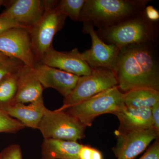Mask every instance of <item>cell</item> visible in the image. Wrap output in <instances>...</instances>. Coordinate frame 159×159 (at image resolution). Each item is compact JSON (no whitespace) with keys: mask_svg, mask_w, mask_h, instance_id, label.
Segmentation results:
<instances>
[{"mask_svg":"<svg viewBox=\"0 0 159 159\" xmlns=\"http://www.w3.org/2000/svg\"><path fill=\"white\" fill-rule=\"evenodd\" d=\"M157 44L131 45L120 49L115 74L120 91L140 88L159 91V62Z\"/></svg>","mask_w":159,"mask_h":159,"instance_id":"obj_1","label":"cell"},{"mask_svg":"<svg viewBox=\"0 0 159 159\" xmlns=\"http://www.w3.org/2000/svg\"><path fill=\"white\" fill-rule=\"evenodd\" d=\"M150 0H86L80 22L104 29L139 14Z\"/></svg>","mask_w":159,"mask_h":159,"instance_id":"obj_2","label":"cell"},{"mask_svg":"<svg viewBox=\"0 0 159 159\" xmlns=\"http://www.w3.org/2000/svg\"><path fill=\"white\" fill-rule=\"evenodd\" d=\"M144 10L113 25L98 29L97 34L104 42L120 49L131 45L157 44V26L147 18Z\"/></svg>","mask_w":159,"mask_h":159,"instance_id":"obj_3","label":"cell"},{"mask_svg":"<svg viewBox=\"0 0 159 159\" xmlns=\"http://www.w3.org/2000/svg\"><path fill=\"white\" fill-rule=\"evenodd\" d=\"M125 106L124 93L116 86L72 106L65 111L86 127L91 126L98 116L107 113L115 114Z\"/></svg>","mask_w":159,"mask_h":159,"instance_id":"obj_4","label":"cell"},{"mask_svg":"<svg viewBox=\"0 0 159 159\" xmlns=\"http://www.w3.org/2000/svg\"><path fill=\"white\" fill-rule=\"evenodd\" d=\"M58 1L44 0L45 11L39 20L28 30L37 61L51 49L55 34L63 27L66 16L55 9Z\"/></svg>","mask_w":159,"mask_h":159,"instance_id":"obj_5","label":"cell"},{"mask_svg":"<svg viewBox=\"0 0 159 159\" xmlns=\"http://www.w3.org/2000/svg\"><path fill=\"white\" fill-rule=\"evenodd\" d=\"M85 128L78 119L65 111L47 109L38 129L43 139L77 142L85 137Z\"/></svg>","mask_w":159,"mask_h":159,"instance_id":"obj_6","label":"cell"},{"mask_svg":"<svg viewBox=\"0 0 159 159\" xmlns=\"http://www.w3.org/2000/svg\"><path fill=\"white\" fill-rule=\"evenodd\" d=\"M117 85L116 77L112 71L104 68L92 69L89 75L79 77L73 90L64 98L63 104L57 110H66Z\"/></svg>","mask_w":159,"mask_h":159,"instance_id":"obj_7","label":"cell"},{"mask_svg":"<svg viewBox=\"0 0 159 159\" xmlns=\"http://www.w3.org/2000/svg\"><path fill=\"white\" fill-rule=\"evenodd\" d=\"M82 32L89 34L92 39L91 48L80 53L83 59L92 69L104 68L115 73L120 49L115 45L104 42L91 23H83Z\"/></svg>","mask_w":159,"mask_h":159,"instance_id":"obj_8","label":"cell"},{"mask_svg":"<svg viewBox=\"0 0 159 159\" xmlns=\"http://www.w3.org/2000/svg\"><path fill=\"white\" fill-rule=\"evenodd\" d=\"M0 52L32 68L37 62L29 31L24 28H12L0 34Z\"/></svg>","mask_w":159,"mask_h":159,"instance_id":"obj_9","label":"cell"},{"mask_svg":"<svg viewBox=\"0 0 159 159\" xmlns=\"http://www.w3.org/2000/svg\"><path fill=\"white\" fill-rule=\"evenodd\" d=\"M154 129L118 133L117 143L113 149L117 159H134L159 136Z\"/></svg>","mask_w":159,"mask_h":159,"instance_id":"obj_10","label":"cell"},{"mask_svg":"<svg viewBox=\"0 0 159 159\" xmlns=\"http://www.w3.org/2000/svg\"><path fill=\"white\" fill-rule=\"evenodd\" d=\"M37 62L78 77L89 75L92 71L76 48L70 51L64 52L56 51L52 47Z\"/></svg>","mask_w":159,"mask_h":159,"instance_id":"obj_11","label":"cell"},{"mask_svg":"<svg viewBox=\"0 0 159 159\" xmlns=\"http://www.w3.org/2000/svg\"><path fill=\"white\" fill-rule=\"evenodd\" d=\"M7 9L0 14V18L13 21L29 30L39 20L45 11L43 1H11Z\"/></svg>","mask_w":159,"mask_h":159,"instance_id":"obj_12","label":"cell"},{"mask_svg":"<svg viewBox=\"0 0 159 159\" xmlns=\"http://www.w3.org/2000/svg\"><path fill=\"white\" fill-rule=\"evenodd\" d=\"M33 69L43 87L54 89L64 98L70 94L80 77L37 61Z\"/></svg>","mask_w":159,"mask_h":159,"instance_id":"obj_13","label":"cell"},{"mask_svg":"<svg viewBox=\"0 0 159 159\" xmlns=\"http://www.w3.org/2000/svg\"><path fill=\"white\" fill-rule=\"evenodd\" d=\"M43 92L33 68L23 65L17 71V92L12 103L34 102L43 98Z\"/></svg>","mask_w":159,"mask_h":159,"instance_id":"obj_14","label":"cell"},{"mask_svg":"<svg viewBox=\"0 0 159 159\" xmlns=\"http://www.w3.org/2000/svg\"><path fill=\"white\" fill-rule=\"evenodd\" d=\"M114 115L120 122L119 133L154 129L151 109L125 106Z\"/></svg>","mask_w":159,"mask_h":159,"instance_id":"obj_15","label":"cell"},{"mask_svg":"<svg viewBox=\"0 0 159 159\" xmlns=\"http://www.w3.org/2000/svg\"><path fill=\"white\" fill-rule=\"evenodd\" d=\"M2 110L9 116L21 122L25 127L38 129L47 108L43 98L28 105L12 103Z\"/></svg>","mask_w":159,"mask_h":159,"instance_id":"obj_16","label":"cell"},{"mask_svg":"<svg viewBox=\"0 0 159 159\" xmlns=\"http://www.w3.org/2000/svg\"><path fill=\"white\" fill-rule=\"evenodd\" d=\"M81 145L77 142L43 139L41 159H79Z\"/></svg>","mask_w":159,"mask_h":159,"instance_id":"obj_17","label":"cell"},{"mask_svg":"<svg viewBox=\"0 0 159 159\" xmlns=\"http://www.w3.org/2000/svg\"><path fill=\"white\" fill-rule=\"evenodd\" d=\"M124 104L129 108L151 109L159 102V91L148 88H140L124 93Z\"/></svg>","mask_w":159,"mask_h":159,"instance_id":"obj_18","label":"cell"},{"mask_svg":"<svg viewBox=\"0 0 159 159\" xmlns=\"http://www.w3.org/2000/svg\"><path fill=\"white\" fill-rule=\"evenodd\" d=\"M17 90V72L8 74L1 80L0 108L3 109L12 103Z\"/></svg>","mask_w":159,"mask_h":159,"instance_id":"obj_19","label":"cell"},{"mask_svg":"<svg viewBox=\"0 0 159 159\" xmlns=\"http://www.w3.org/2000/svg\"><path fill=\"white\" fill-rule=\"evenodd\" d=\"M86 0L58 1L55 9L74 21H79L80 16Z\"/></svg>","mask_w":159,"mask_h":159,"instance_id":"obj_20","label":"cell"},{"mask_svg":"<svg viewBox=\"0 0 159 159\" xmlns=\"http://www.w3.org/2000/svg\"><path fill=\"white\" fill-rule=\"evenodd\" d=\"M25 128V125L21 122L0 108V134H16Z\"/></svg>","mask_w":159,"mask_h":159,"instance_id":"obj_21","label":"cell"},{"mask_svg":"<svg viewBox=\"0 0 159 159\" xmlns=\"http://www.w3.org/2000/svg\"><path fill=\"white\" fill-rule=\"evenodd\" d=\"M23 65L21 61L12 57L0 60V81L8 74L17 72Z\"/></svg>","mask_w":159,"mask_h":159,"instance_id":"obj_22","label":"cell"},{"mask_svg":"<svg viewBox=\"0 0 159 159\" xmlns=\"http://www.w3.org/2000/svg\"><path fill=\"white\" fill-rule=\"evenodd\" d=\"M0 159H23L20 146L14 144L6 147L0 152Z\"/></svg>","mask_w":159,"mask_h":159,"instance_id":"obj_23","label":"cell"},{"mask_svg":"<svg viewBox=\"0 0 159 159\" xmlns=\"http://www.w3.org/2000/svg\"><path fill=\"white\" fill-rule=\"evenodd\" d=\"M79 159H103L102 153L96 148L87 145H81L79 152Z\"/></svg>","mask_w":159,"mask_h":159,"instance_id":"obj_24","label":"cell"},{"mask_svg":"<svg viewBox=\"0 0 159 159\" xmlns=\"http://www.w3.org/2000/svg\"><path fill=\"white\" fill-rule=\"evenodd\" d=\"M139 159H159V143L156 141Z\"/></svg>","mask_w":159,"mask_h":159,"instance_id":"obj_25","label":"cell"},{"mask_svg":"<svg viewBox=\"0 0 159 159\" xmlns=\"http://www.w3.org/2000/svg\"><path fill=\"white\" fill-rule=\"evenodd\" d=\"M15 28H24L13 21L4 18H0V34L9 29Z\"/></svg>","mask_w":159,"mask_h":159,"instance_id":"obj_26","label":"cell"},{"mask_svg":"<svg viewBox=\"0 0 159 159\" xmlns=\"http://www.w3.org/2000/svg\"><path fill=\"white\" fill-rule=\"evenodd\" d=\"M145 13L146 17L152 21L156 22L158 20L159 13L156 9L152 6H146L145 8Z\"/></svg>","mask_w":159,"mask_h":159,"instance_id":"obj_27","label":"cell"},{"mask_svg":"<svg viewBox=\"0 0 159 159\" xmlns=\"http://www.w3.org/2000/svg\"><path fill=\"white\" fill-rule=\"evenodd\" d=\"M153 128L159 132V102L157 103L151 109Z\"/></svg>","mask_w":159,"mask_h":159,"instance_id":"obj_28","label":"cell"},{"mask_svg":"<svg viewBox=\"0 0 159 159\" xmlns=\"http://www.w3.org/2000/svg\"><path fill=\"white\" fill-rule=\"evenodd\" d=\"M7 57H7V56H6L5 54H2V53L0 52V60L5 59V58H6Z\"/></svg>","mask_w":159,"mask_h":159,"instance_id":"obj_29","label":"cell"}]
</instances>
